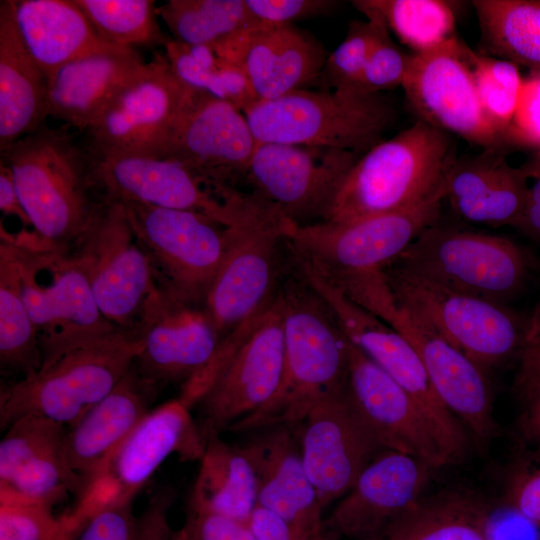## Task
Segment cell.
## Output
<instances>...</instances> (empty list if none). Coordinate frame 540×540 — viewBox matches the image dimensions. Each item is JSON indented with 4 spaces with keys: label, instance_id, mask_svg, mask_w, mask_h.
<instances>
[{
    "label": "cell",
    "instance_id": "1",
    "mask_svg": "<svg viewBox=\"0 0 540 540\" xmlns=\"http://www.w3.org/2000/svg\"><path fill=\"white\" fill-rule=\"evenodd\" d=\"M278 298L285 341L281 382L262 408L229 431L302 423L318 403L347 386L348 340L327 304L302 278Z\"/></svg>",
    "mask_w": 540,
    "mask_h": 540
},
{
    "label": "cell",
    "instance_id": "2",
    "mask_svg": "<svg viewBox=\"0 0 540 540\" xmlns=\"http://www.w3.org/2000/svg\"><path fill=\"white\" fill-rule=\"evenodd\" d=\"M33 229L50 246L70 250L99 201L92 197L90 154L66 127L43 123L1 151Z\"/></svg>",
    "mask_w": 540,
    "mask_h": 540
},
{
    "label": "cell",
    "instance_id": "3",
    "mask_svg": "<svg viewBox=\"0 0 540 540\" xmlns=\"http://www.w3.org/2000/svg\"><path fill=\"white\" fill-rule=\"evenodd\" d=\"M90 159L91 185L100 199L189 211L229 228L290 225L254 192L211 180L168 158L90 155Z\"/></svg>",
    "mask_w": 540,
    "mask_h": 540
},
{
    "label": "cell",
    "instance_id": "4",
    "mask_svg": "<svg viewBox=\"0 0 540 540\" xmlns=\"http://www.w3.org/2000/svg\"><path fill=\"white\" fill-rule=\"evenodd\" d=\"M453 158L448 133L417 119L358 158L323 221L403 211L444 195Z\"/></svg>",
    "mask_w": 540,
    "mask_h": 540
},
{
    "label": "cell",
    "instance_id": "5",
    "mask_svg": "<svg viewBox=\"0 0 540 540\" xmlns=\"http://www.w3.org/2000/svg\"><path fill=\"white\" fill-rule=\"evenodd\" d=\"M443 201L438 195L403 211L296 225L286 243L296 259L345 292L384 280V268L439 222Z\"/></svg>",
    "mask_w": 540,
    "mask_h": 540
},
{
    "label": "cell",
    "instance_id": "6",
    "mask_svg": "<svg viewBox=\"0 0 540 540\" xmlns=\"http://www.w3.org/2000/svg\"><path fill=\"white\" fill-rule=\"evenodd\" d=\"M141 348L138 333L117 331L22 377L1 391V430L29 414L73 425L132 369Z\"/></svg>",
    "mask_w": 540,
    "mask_h": 540
},
{
    "label": "cell",
    "instance_id": "7",
    "mask_svg": "<svg viewBox=\"0 0 540 540\" xmlns=\"http://www.w3.org/2000/svg\"><path fill=\"white\" fill-rule=\"evenodd\" d=\"M258 143H280L366 153L395 120L380 93L354 89H299L243 111Z\"/></svg>",
    "mask_w": 540,
    "mask_h": 540
},
{
    "label": "cell",
    "instance_id": "8",
    "mask_svg": "<svg viewBox=\"0 0 540 540\" xmlns=\"http://www.w3.org/2000/svg\"><path fill=\"white\" fill-rule=\"evenodd\" d=\"M383 273L399 309L488 373L518 360L528 320L506 305L454 290L394 262Z\"/></svg>",
    "mask_w": 540,
    "mask_h": 540
},
{
    "label": "cell",
    "instance_id": "9",
    "mask_svg": "<svg viewBox=\"0 0 540 540\" xmlns=\"http://www.w3.org/2000/svg\"><path fill=\"white\" fill-rule=\"evenodd\" d=\"M1 242L8 245L18 267L42 366L118 331L99 310L86 275L70 250Z\"/></svg>",
    "mask_w": 540,
    "mask_h": 540
},
{
    "label": "cell",
    "instance_id": "10",
    "mask_svg": "<svg viewBox=\"0 0 540 540\" xmlns=\"http://www.w3.org/2000/svg\"><path fill=\"white\" fill-rule=\"evenodd\" d=\"M393 262L454 290L504 305L523 291L532 269L529 253L513 240L439 222Z\"/></svg>",
    "mask_w": 540,
    "mask_h": 540
},
{
    "label": "cell",
    "instance_id": "11",
    "mask_svg": "<svg viewBox=\"0 0 540 540\" xmlns=\"http://www.w3.org/2000/svg\"><path fill=\"white\" fill-rule=\"evenodd\" d=\"M103 316L122 332L137 333L160 275L138 241L124 205L100 199L71 251Z\"/></svg>",
    "mask_w": 540,
    "mask_h": 540
},
{
    "label": "cell",
    "instance_id": "12",
    "mask_svg": "<svg viewBox=\"0 0 540 540\" xmlns=\"http://www.w3.org/2000/svg\"><path fill=\"white\" fill-rule=\"evenodd\" d=\"M302 279L331 310L346 338L392 377L415 401L438 434L452 464L467 455L471 436L436 394L412 344L397 330L349 300L303 261Z\"/></svg>",
    "mask_w": 540,
    "mask_h": 540
},
{
    "label": "cell",
    "instance_id": "13",
    "mask_svg": "<svg viewBox=\"0 0 540 540\" xmlns=\"http://www.w3.org/2000/svg\"><path fill=\"white\" fill-rule=\"evenodd\" d=\"M239 333L229 358L196 405L205 444L262 408L282 379L285 341L278 295L240 326Z\"/></svg>",
    "mask_w": 540,
    "mask_h": 540
},
{
    "label": "cell",
    "instance_id": "14",
    "mask_svg": "<svg viewBox=\"0 0 540 540\" xmlns=\"http://www.w3.org/2000/svg\"><path fill=\"white\" fill-rule=\"evenodd\" d=\"M190 91L165 54H154L85 131L88 152L95 157H164Z\"/></svg>",
    "mask_w": 540,
    "mask_h": 540
},
{
    "label": "cell",
    "instance_id": "15",
    "mask_svg": "<svg viewBox=\"0 0 540 540\" xmlns=\"http://www.w3.org/2000/svg\"><path fill=\"white\" fill-rule=\"evenodd\" d=\"M122 204L160 279L182 299L202 304L239 228L189 211Z\"/></svg>",
    "mask_w": 540,
    "mask_h": 540
},
{
    "label": "cell",
    "instance_id": "16",
    "mask_svg": "<svg viewBox=\"0 0 540 540\" xmlns=\"http://www.w3.org/2000/svg\"><path fill=\"white\" fill-rule=\"evenodd\" d=\"M358 154L341 149L258 143L246 172L254 193L296 225L323 221Z\"/></svg>",
    "mask_w": 540,
    "mask_h": 540
},
{
    "label": "cell",
    "instance_id": "17",
    "mask_svg": "<svg viewBox=\"0 0 540 540\" xmlns=\"http://www.w3.org/2000/svg\"><path fill=\"white\" fill-rule=\"evenodd\" d=\"M465 45L455 36L428 51L412 53L401 87L418 120L483 149H504L502 137L481 108Z\"/></svg>",
    "mask_w": 540,
    "mask_h": 540
},
{
    "label": "cell",
    "instance_id": "18",
    "mask_svg": "<svg viewBox=\"0 0 540 540\" xmlns=\"http://www.w3.org/2000/svg\"><path fill=\"white\" fill-rule=\"evenodd\" d=\"M192 406L180 395L151 409L113 456L104 474L80 499L91 514L109 503L133 502L136 494L171 455L200 460L205 442L192 416Z\"/></svg>",
    "mask_w": 540,
    "mask_h": 540
},
{
    "label": "cell",
    "instance_id": "19",
    "mask_svg": "<svg viewBox=\"0 0 540 540\" xmlns=\"http://www.w3.org/2000/svg\"><path fill=\"white\" fill-rule=\"evenodd\" d=\"M137 333L142 348L134 367L155 388L191 380L211 363L221 343L203 305L182 299L162 281L144 307Z\"/></svg>",
    "mask_w": 540,
    "mask_h": 540
},
{
    "label": "cell",
    "instance_id": "20",
    "mask_svg": "<svg viewBox=\"0 0 540 540\" xmlns=\"http://www.w3.org/2000/svg\"><path fill=\"white\" fill-rule=\"evenodd\" d=\"M347 351L349 400L379 446L416 457L435 470L452 465L411 396L349 340Z\"/></svg>",
    "mask_w": 540,
    "mask_h": 540
},
{
    "label": "cell",
    "instance_id": "21",
    "mask_svg": "<svg viewBox=\"0 0 540 540\" xmlns=\"http://www.w3.org/2000/svg\"><path fill=\"white\" fill-rule=\"evenodd\" d=\"M302 423L301 460L325 510L382 448L355 412L347 386L318 403Z\"/></svg>",
    "mask_w": 540,
    "mask_h": 540
},
{
    "label": "cell",
    "instance_id": "22",
    "mask_svg": "<svg viewBox=\"0 0 540 540\" xmlns=\"http://www.w3.org/2000/svg\"><path fill=\"white\" fill-rule=\"evenodd\" d=\"M434 471L411 455L380 450L324 518L327 534L332 540L373 535L425 495Z\"/></svg>",
    "mask_w": 540,
    "mask_h": 540
},
{
    "label": "cell",
    "instance_id": "23",
    "mask_svg": "<svg viewBox=\"0 0 540 540\" xmlns=\"http://www.w3.org/2000/svg\"><path fill=\"white\" fill-rule=\"evenodd\" d=\"M258 142L242 111L191 89L163 158L211 180L234 185L246 176Z\"/></svg>",
    "mask_w": 540,
    "mask_h": 540
},
{
    "label": "cell",
    "instance_id": "24",
    "mask_svg": "<svg viewBox=\"0 0 540 540\" xmlns=\"http://www.w3.org/2000/svg\"><path fill=\"white\" fill-rule=\"evenodd\" d=\"M290 233L272 225L238 229L202 303L221 340L273 299L278 247Z\"/></svg>",
    "mask_w": 540,
    "mask_h": 540
},
{
    "label": "cell",
    "instance_id": "25",
    "mask_svg": "<svg viewBox=\"0 0 540 540\" xmlns=\"http://www.w3.org/2000/svg\"><path fill=\"white\" fill-rule=\"evenodd\" d=\"M391 327L412 344L443 404L478 445L486 446L498 430L488 372L402 309Z\"/></svg>",
    "mask_w": 540,
    "mask_h": 540
},
{
    "label": "cell",
    "instance_id": "26",
    "mask_svg": "<svg viewBox=\"0 0 540 540\" xmlns=\"http://www.w3.org/2000/svg\"><path fill=\"white\" fill-rule=\"evenodd\" d=\"M214 49L243 69L258 101L302 89L322 74L328 56L313 36L293 24L261 23Z\"/></svg>",
    "mask_w": 540,
    "mask_h": 540
},
{
    "label": "cell",
    "instance_id": "27",
    "mask_svg": "<svg viewBox=\"0 0 540 540\" xmlns=\"http://www.w3.org/2000/svg\"><path fill=\"white\" fill-rule=\"evenodd\" d=\"M66 426L29 414L12 422L0 442V491L54 505L86 485L64 453Z\"/></svg>",
    "mask_w": 540,
    "mask_h": 540
},
{
    "label": "cell",
    "instance_id": "28",
    "mask_svg": "<svg viewBox=\"0 0 540 540\" xmlns=\"http://www.w3.org/2000/svg\"><path fill=\"white\" fill-rule=\"evenodd\" d=\"M263 431L244 448L257 477V504L282 518L298 540H332L324 509L288 426Z\"/></svg>",
    "mask_w": 540,
    "mask_h": 540
},
{
    "label": "cell",
    "instance_id": "29",
    "mask_svg": "<svg viewBox=\"0 0 540 540\" xmlns=\"http://www.w3.org/2000/svg\"><path fill=\"white\" fill-rule=\"evenodd\" d=\"M529 176L509 164L503 149L453 158L444 179V201L463 220L492 228L514 227L530 193Z\"/></svg>",
    "mask_w": 540,
    "mask_h": 540
},
{
    "label": "cell",
    "instance_id": "30",
    "mask_svg": "<svg viewBox=\"0 0 540 540\" xmlns=\"http://www.w3.org/2000/svg\"><path fill=\"white\" fill-rule=\"evenodd\" d=\"M155 393L156 388L143 381L133 366L107 396L68 427L65 457L85 482V493L104 474L123 442L151 410Z\"/></svg>",
    "mask_w": 540,
    "mask_h": 540
},
{
    "label": "cell",
    "instance_id": "31",
    "mask_svg": "<svg viewBox=\"0 0 540 540\" xmlns=\"http://www.w3.org/2000/svg\"><path fill=\"white\" fill-rule=\"evenodd\" d=\"M132 48L76 59L47 78L48 114L86 131L113 97L146 66Z\"/></svg>",
    "mask_w": 540,
    "mask_h": 540
},
{
    "label": "cell",
    "instance_id": "32",
    "mask_svg": "<svg viewBox=\"0 0 540 540\" xmlns=\"http://www.w3.org/2000/svg\"><path fill=\"white\" fill-rule=\"evenodd\" d=\"M47 78L19 33L12 0L0 2V151L45 123Z\"/></svg>",
    "mask_w": 540,
    "mask_h": 540
},
{
    "label": "cell",
    "instance_id": "33",
    "mask_svg": "<svg viewBox=\"0 0 540 540\" xmlns=\"http://www.w3.org/2000/svg\"><path fill=\"white\" fill-rule=\"evenodd\" d=\"M13 5L23 42L46 78L76 59L124 48L101 39L74 0H17Z\"/></svg>",
    "mask_w": 540,
    "mask_h": 540
},
{
    "label": "cell",
    "instance_id": "34",
    "mask_svg": "<svg viewBox=\"0 0 540 540\" xmlns=\"http://www.w3.org/2000/svg\"><path fill=\"white\" fill-rule=\"evenodd\" d=\"M362 540H491L490 508L470 488H448L424 495Z\"/></svg>",
    "mask_w": 540,
    "mask_h": 540
},
{
    "label": "cell",
    "instance_id": "35",
    "mask_svg": "<svg viewBox=\"0 0 540 540\" xmlns=\"http://www.w3.org/2000/svg\"><path fill=\"white\" fill-rule=\"evenodd\" d=\"M189 504L247 523L257 505V477L244 446L220 436L205 444Z\"/></svg>",
    "mask_w": 540,
    "mask_h": 540
},
{
    "label": "cell",
    "instance_id": "36",
    "mask_svg": "<svg viewBox=\"0 0 540 540\" xmlns=\"http://www.w3.org/2000/svg\"><path fill=\"white\" fill-rule=\"evenodd\" d=\"M472 5L485 51L540 72V0H475Z\"/></svg>",
    "mask_w": 540,
    "mask_h": 540
},
{
    "label": "cell",
    "instance_id": "37",
    "mask_svg": "<svg viewBox=\"0 0 540 540\" xmlns=\"http://www.w3.org/2000/svg\"><path fill=\"white\" fill-rule=\"evenodd\" d=\"M156 12L173 39L213 48L261 24L245 0H169L157 6Z\"/></svg>",
    "mask_w": 540,
    "mask_h": 540
},
{
    "label": "cell",
    "instance_id": "38",
    "mask_svg": "<svg viewBox=\"0 0 540 540\" xmlns=\"http://www.w3.org/2000/svg\"><path fill=\"white\" fill-rule=\"evenodd\" d=\"M0 364L23 377L43 364L37 331L21 293L18 267L4 242L0 244Z\"/></svg>",
    "mask_w": 540,
    "mask_h": 540
},
{
    "label": "cell",
    "instance_id": "39",
    "mask_svg": "<svg viewBox=\"0 0 540 540\" xmlns=\"http://www.w3.org/2000/svg\"><path fill=\"white\" fill-rule=\"evenodd\" d=\"M366 18L381 20L402 44L420 53L455 37L453 4L442 0H357Z\"/></svg>",
    "mask_w": 540,
    "mask_h": 540
},
{
    "label": "cell",
    "instance_id": "40",
    "mask_svg": "<svg viewBox=\"0 0 540 540\" xmlns=\"http://www.w3.org/2000/svg\"><path fill=\"white\" fill-rule=\"evenodd\" d=\"M101 39L115 46H164L153 0H74Z\"/></svg>",
    "mask_w": 540,
    "mask_h": 540
},
{
    "label": "cell",
    "instance_id": "41",
    "mask_svg": "<svg viewBox=\"0 0 540 540\" xmlns=\"http://www.w3.org/2000/svg\"><path fill=\"white\" fill-rule=\"evenodd\" d=\"M465 57L473 74L481 108L505 143V135L516 112L524 82L519 66L508 60L477 53L467 45Z\"/></svg>",
    "mask_w": 540,
    "mask_h": 540
},
{
    "label": "cell",
    "instance_id": "42",
    "mask_svg": "<svg viewBox=\"0 0 540 540\" xmlns=\"http://www.w3.org/2000/svg\"><path fill=\"white\" fill-rule=\"evenodd\" d=\"M70 517L56 518L52 505L0 491V540H74Z\"/></svg>",
    "mask_w": 540,
    "mask_h": 540
},
{
    "label": "cell",
    "instance_id": "43",
    "mask_svg": "<svg viewBox=\"0 0 540 540\" xmlns=\"http://www.w3.org/2000/svg\"><path fill=\"white\" fill-rule=\"evenodd\" d=\"M386 30L377 18L349 23L344 40L327 56L322 71L330 89H355L371 50Z\"/></svg>",
    "mask_w": 540,
    "mask_h": 540
},
{
    "label": "cell",
    "instance_id": "44",
    "mask_svg": "<svg viewBox=\"0 0 540 540\" xmlns=\"http://www.w3.org/2000/svg\"><path fill=\"white\" fill-rule=\"evenodd\" d=\"M412 53H407L391 38L387 29L374 45L354 90L364 94L402 86Z\"/></svg>",
    "mask_w": 540,
    "mask_h": 540
},
{
    "label": "cell",
    "instance_id": "45",
    "mask_svg": "<svg viewBox=\"0 0 540 540\" xmlns=\"http://www.w3.org/2000/svg\"><path fill=\"white\" fill-rule=\"evenodd\" d=\"M503 502L540 528V462L519 460L507 477Z\"/></svg>",
    "mask_w": 540,
    "mask_h": 540
},
{
    "label": "cell",
    "instance_id": "46",
    "mask_svg": "<svg viewBox=\"0 0 540 540\" xmlns=\"http://www.w3.org/2000/svg\"><path fill=\"white\" fill-rule=\"evenodd\" d=\"M506 146L540 150V72L524 77L518 106L505 135Z\"/></svg>",
    "mask_w": 540,
    "mask_h": 540
},
{
    "label": "cell",
    "instance_id": "47",
    "mask_svg": "<svg viewBox=\"0 0 540 540\" xmlns=\"http://www.w3.org/2000/svg\"><path fill=\"white\" fill-rule=\"evenodd\" d=\"M132 504L109 503L99 507L84 523L78 540H137L138 516Z\"/></svg>",
    "mask_w": 540,
    "mask_h": 540
},
{
    "label": "cell",
    "instance_id": "48",
    "mask_svg": "<svg viewBox=\"0 0 540 540\" xmlns=\"http://www.w3.org/2000/svg\"><path fill=\"white\" fill-rule=\"evenodd\" d=\"M180 530L189 540H256L247 523L191 505Z\"/></svg>",
    "mask_w": 540,
    "mask_h": 540
},
{
    "label": "cell",
    "instance_id": "49",
    "mask_svg": "<svg viewBox=\"0 0 540 540\" xmlns=\"http://www.w3.org/2000/svg\"><path fill=\"white\" fill-rule=\"evenodd\" d=\"M254 17L265 24H293L298 20L332 12L338 2L331 0H245Z\"/></svg>",
    "mask_w": 540,
    "mask_h": 540
},
{
    "label": "cell",
    "instance_id": "50",
    "mask_svg": "<svg viewBox=\"0 0 540 540\" xmlns=\"http://www.w3.org/2000/svg\"><path fill=\"white\" fill-rule=\"evenodd\" d=\"M514 386L516 391L540 380V295L528 319L523 345L518 358Z\"/></svg>",
    "mask_w": 540,
    "mask_h": 540
},
{
    "label": "cell",
    "instance_id": "51",
    "mask_svg": "<svg viewBox=\"0 0 540 540\" xmlns=\"http://www.w3.org/2000/svg\"><path fill=\"white\" fill-rule=\"evenodd\" d=\"M522 410L518 429L530 453V459L540 460V380L517 391Z\"/></svg>",
    "mask_w": 540,
    "mask_h": 540
},
{
    "label": "cell",
    "instance_id": "52",
    "mask_svg": "<svg viewBox=\"0 0 540 540\" xmlns=\"http://www.w3.org/2000/svg\"><path fill=\"white\" fill-rule=\"evenodd\" d=\"M248 525L256 540H298L282 518L258 504Z\"/></svg>",
    "mask_w": 540,
    "mask_h": 540
},
{
    "label": "cell",
    "instance_id": "53",
    "mask_svg": "<svg viewBox=\"0 0 540 540\" xmlns=\"http://www.w3.org/2000/svg\"><path fill=\"white\" fill-rule=\"evenodd\" d=\"M0 209L3 214L18 218L27 229L28 227L33 229L16 190L11 171L2 161H0Z\"/></svg>",
    "mask_w": 540,
    "mask_h": 540
},
{
    "label": "cell",
    "instance_id": "54",
    "mask_svg": "<svg viewBox=\"0 0 540 540\" xmlns=\"http://www.w3.org/2000/svg\"><path fill=\"white\" fill-rule=\"evenodd\" d=\"M528 238L540 242V178L530 187L525 210L513 227Z\"/></svg>",
    "mask_w": 540,
    "mask_h": 540
},
{
    "label": "cell",
    "instance_id": "55",
    "mask_svg": "<svg viewBox=\"0 0 540 540\" xmlns=\"http://www.w3.org/2000/svg\"><path fill=\"white\" fill-rule=\"evenodd\" d=\"M521 168L527 173L529 178H540V150L533 153V155L525 162Z\"/></svg>",
    "mask_w": 540,
    "mask_h": 540
},
{
    "label": "cell",
    "instance_id": "56",
    "mask_svg": "<svg viewBox=\"0 0 540 540\" xmlns=\"http://www.w3.org/2000/svg\"><path fill=\"white\" fill-rule=\"evenodd\" d=\"M171 540H189L183 533L182 531L179 529L177 531H174V534L172 536V539Z\"/></svg>",
    "mask_w": 540,
    "mask_h": 540
}]
</instances>
